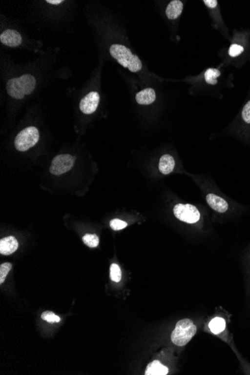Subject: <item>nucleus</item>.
Segmentation results:
<instances>
[{
  "mask_svg": "<svg viewBox=\"0 0 250 375\" xmlns=\"http://www.w3.org/2000/svg\"><path fill=\"white\" fill-rule=\"evenodd\" d=\"M18 248V242L13 236L4 237L0 240V253L5 256L12 254Z\"/></svg>",
  "mask_w": 250,
  "mask_h": 375,
  "instance_id": "nucleus-11",
  "label": "nucleus"
},
{
  "mask_svg": "<svg viewBox=\"0 0 250 375\" xmlns=\"http://www.w3.org/2000/svg\"><path fill=\"white\" fill-rule=\"evenodd\" d=\"M206 201L212 209L220 214L226 213L229 208V205L227 200L216 194H208L206 197Z\"/></svg>",
  "mask_w": 250,
  "mask_h": 375,
  "instance_id": "nucleus-8",
  "label": "nucleus"
},
{
  "mask_svg": "<svg viewBox=\"0 0 250 375\" xmlns=\"http://www.w3.org/2000/svg\"><path fill=\"white\" fill-rule=\"evenodd\" d=\"M209 328L213 334H220L226 328V321L222 317H215L209 324Z\"/></svg>",
  "mask_w": 250,
  "mask_h": 375,
  "instance_id": "nucleus-16",
  "label": "nucleus"
},
{
  "mask_svg": "<svg viewBox=\"0 0 250 375\" xmlns=\"http://www.w3.org/2000/svg\"><path fill=\"white\" fill-rule=\"evenodd\" d=\"M168 368L156 360L148 364L146 370V375H166L168 374Z\"/></svg>",
  "mask_w": 250,
  "mask_h": 375,
  "instance_id": "nucleus-14",
  "label": "nucleus"
},
{
  "mask_svg": "<svg viewBox=\"0 0 250 375\" xmlns=\"http://www.w3.org/2000/svg\"><path fill=\"white\" fill-rule=\"evenodd\" d=\"M221 76V71L217 68H209L203 74V79L207 85H215L218 82L219 78Z\"/></svg>",
  "mask_w": 250,
  "mask_h": 375,
  "instance_id": "nucleus-15",
  "label": "nucleus"
},
{
  "mask_svg": "<svg viewBox=\"0 0 250 375\" xmlns=\"http://www.w3.org/2000/svg\"><path fill=\"white\" fill-rule=\"evenodd\" d=\"M36 80L31 74H24L18 78L9 79L6 84L7 92L11 98L22 99L30 95L36 88Z\"/></svg>",
  "mask_w": 250,
  "mask_h": 375,
  "instance_id": "nucleus-2",
  "label": "nucleus"
},
{
  "mask_svg": "<svg viewBox=\"0 0 250 375\" xmlns=\"http://www.w3.org/2000/svg\"><path fill=\"white\" fill-rule=\"evenodd\" d=\"M0 41L8 47H18L22 43V37L18 31L7 29L0 36Z\"/></svg>",
  "mask_w": 250,
  "mask_h": 375,
  "instance_id": "nucleus-9",
  "label": "nucleus"
},
{
  "mask_svg": "<svg viewBox=\"0 0 250 375\" xmlns=\"http://www.w3.org/2000/svg\"><path fill=\"white\" fill-rule=\"evenodd\" d=\"M11 268H12V265H11V263L7 262L1 264V266H0V284L3 283L8 272L11 271Z\"/></svg>",
  "mask_w": 250,
  "mask_h": 375,
  "instance_id": "nucleus-21",
  "label": "nucleus"
},
{
  "mask_svg": "<svg viewBox=\"0 0 250 375\" xmlns=\"http://www.w3.org/2000/svg\"><path fill=\"white\" fill-rule=\"evenodd\" d=\"M100 102V95L98 92H92L88 93L80 103V109L84 114H92L98 108Z\"/></svg>",
  "mask_w": 250,
  "mask_h": 375,
  "instance_id": "nucleus-7",
  "label": "nucleus"
},
{
  "mask_svg": "<svg viewBox=\"0 0 250 375\" xmlns=\"http://www.w3.org/2000/svg\"><path fill=\"white\" fill-rule=\"evenodd\" d=\"M109 225H110V227L112 228V230L115 231L122 230L125 227H127V222H124V221L119 219H112Z\"/></svg>",
  "mask_w": 250,
  "mask_h": 375,
  "instance_id": "nucleus-23",
  "label": "nucleus"
},
{
  "mask_svg": "<svg viewBox=\"0 0 250 375\" xmlns=\"http://www.w3.org/2000/svg\"><path fill=\"white\" fill-rule=\"evenodd\" d=\"M76 158L71 155H60L52 161L50 172L54 176H61L72 169Z\"/></svg>",
  "mask_w": 250,
  "mask_h": 375,
  "instance_id": "nucleus-6",
  "label": "nucleus"
},
{
  "mask_svg": "<svg viewBox=\"0 0 250 375\" xmlns=\"http://www.w3.org/2000/svg\"><path fill=\"white\" fill-rule=\"evenodd\" d=\"M241 118L243 124L250 126V100H249L243 107L241 113Z\"/></svg>",
  "mask_w": 250,
  "mask_h": 375,
  "instance_id": "nucleus-19",
  "label": "nucleus"
},
{
  "mask_svg": "<svg viewBox=\"0 0 250 375\" xmlns=\"http://www.w3.org/2000/svg\"><path fill=\"white\" fill-rule=\"evenodd\" d=\"M244 47L239 43H233L228 50V54L231 58H236L242 55L244 52Z\"/></svg>",
  "mask_w": 250,
  "mask_h": 375,
  "instance_id": "nucleus-17",
  "label": "nucleus"
},
{
  "mask_svg": "<svg viewBox=\"0 0 250 375\" xmlns=\"http://www.w3.org/2000/svg\"><path fill=\"white\" fill-rule=\"evenodd\" d=\"M196 331L197 327L190 319L179 320L171 336L172 342L178 346H185L194 336Z\"/></svg>",
  "mask_w": 250,
  "mask_h": 375,
  "instance_id": "nucleus-3",
  "label": "nucleus"
},
{
  "mask_svg": "<svg viewBox=\"0 0 250 375\" xmlns=\"http://www.w3.org/2000/svg\"><path fill=\"white\" fill-rule=\"evenodd\" d=\"M83 241L86 246L91 248H95L99 244V238L95 235L86 234L83 237Z\"/></svg>",
  "mask_w": 250,
  "mask_h": 375,
  "instance_id": "nucleus-18",
  "label": "nucleus"
},
{
  "mask_svg": "<svg viewBox=\"0 0 250 375\" xmlns=\"http://www.w3.org/2000/svg\"><path fill=\"white\" fill-rule=\"evenodd\" d=\"M46 2L49 4H52V5H59L63 2L62 0H47Z\"/></svg>",
  "mask_w": 250,
  "mask_h": 375,
  "instance_id": "nucleus-24",
  "label": "nucleus"
},
{
  "mask_svg": "<svg viewBox=\"0 0 250 375\" xmlns=\"http://www.w3.org/2000/svg\"><path fill=\"white\" fill-rule=\"evenodd\" d=\"M111 57L125 68L130 72L137 73L143 68V63L138 57L134 55L131 50L122 44H112L109 48Z\"/></svg>",
  "mask_w": 250,
  "mask_h": 375,
  "instance_id": "nucleus-1",
  "label": "nucleus"
},
{
  "mask_svg": "<svg viewBox=\"0 0 250 375\" xmlns=\"http://www.w3.org/2000/svg\"><path fill=\"white\" fill-rule=\"evenodd\" d=\"M39 130L35 127H29L19 133L15 138V148L19 152H26L39 142Z\"/></svg>",
  "mask_w": 250,
  "mask_h": 375,
  "instance_id": "nucleus-4",
  "label": "nucleus"
},
{
  "mask_svg": "<svg viewBox=\"0 0 250 375\" xmlns=\"http://www.w3.org/2000/svg\"><path fill=\"white\" fill-rule=\"evenodd\" d=\"M156 100V92L152 88H146L136 94V100L140 105H149Z\"/></svg>",
  "mask_w": 250,
  "mask_h": 375,
  "instance_id": "nucleus-12",
  "label": "nucleus"
},
{
  "mask_svg": "<svg viewBox=\"0 0 250 375\" xmlns=\"http://www.w3.org/2000/svg\"><path fill=\"white\" fill-rule=\"evenodd\" d=\"M175 217L187 223H196L200 219V213L197 208L189 204H178L173 210Z\"/></svg>",
  "mask_w": 250,
  "mask_h": 375,
  "instance_id": "nucleus-5",
  "label": "nucleus"
},
{
  "mask_svg": "<svg viewBox=\"0 0 250 375\" xmlns=\"http://www.w3.org/2000/svg\"><path fill=\"white\" fill-rule=\"evenodd\" d=\"M185 4L181 0H172L166 8L167 18L171 20H178L183 13Z\"/></svg>",
  "mask_w": 250,
  "mask_h": 375,
  "instance_id": "nucleus-10",
  "label": "nucleus"
},
{
  "mask_svg": "<svg viewBox=\"0 0 250 375\" xmlns=\"http://www.w3.org/2000/svg\"><path fill=\"white\" fill-rule=\"evenodd\" d=\"M122 278V271L118 264H112L110 266V278L113 282H119Z\"/></svg>",
  "mask_w": 250,
  "mask_h": 375,
  "instance_id": "nucleus-20",
  "label": "nucleus"
},
{
  "mask_svg": "<svg viewBox=\"0 0 250 375\" xmlns=\"http://www.w3.org/2000/svg\"><path fill=\"white\" fill-rule=\"evenodd\" d=\"M42 320H46L47 322L51 323V324L59 323L60 321V317L50 311H47V312L42 313Z\"/></svg>",
  "mask_w": 250,
  "mask_h": 375,
  "instance_id": "nucleus-22",
  "label": "nucleus"
},
{
  "mask_svg": "<svg viewBox=\"0 0 250 375\" xmlns=\"http://www.w3.org/2000/svg\"><path fill=\"white\" fill-rule=\"evenodd\" d=\"M175 161L173 157L170 155H164L161 157L159 162V170L164 175H168L172 173L175 169Z\"/></svg>",
  "mask_w": 250,
  "mask_h": 375,
  "instance_id": "nucleus-13",
  "label": "nucleus"
}]
</instances>
